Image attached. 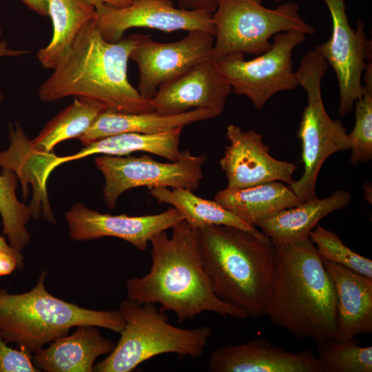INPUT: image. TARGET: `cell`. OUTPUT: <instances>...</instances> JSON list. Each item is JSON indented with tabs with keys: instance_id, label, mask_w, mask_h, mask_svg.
I'll use <instances>...</instances> for the list:
<instances>
[{
	"instance_id": "obj_1",
	"label": "cell",
	"mask_w": 372,
	"mask_h": 372,
	"mask_svg": "<svg viewBox=\"0 0 372 372\" xmlns=\"http://www.w3.org/2000/svg\"><path fill=\"white\" fill-rule=\"evenodd\" d=\"M150 240L152 265L143 277L125 284L127 298L138 304H159L160 311H173L179 323L210 311L240 320L245 311L221 300L214 292L203 266L198 229L185 220Z\"/></svg>"
},
{
	"instance_id": "obj_2",
	"label": "cell",
	"mask_w": 372,
	"mask_h": 372,
	"mask_svg": "<svg viewBox=\"0 0 372 372\" xmlns=\"http://www.w3.org/2000/svg\"><path fill=\"white\" fill-rule=\"evenodd\" d=\"M94 19L82 29L52 74L41 83L39 99L50 103L74 96L94 101L113 112H154L150 100L132 85L127 74L130 54L143 34L108 42L102 38Z\"/></svg>"
},
{
	"instance_id": "obj_3",
	"label": "cell",
	"mask_w": 372,
	"mask_h": 372,
	"mask_svg": "<svg viewBox=\"0 0 372 372\" xmlns=\"http://www.w3.org/2000/svg\"><path fill=\"white\" fill-rule=\"evenodd\" d=\"M273 245V290L265 316L300 340L334 338L335 289L315 245L309 237Z\"/></svg>"
},
{
	"instance_id": "obj_4",
	"label": "cell",
	"mask_w": 372,
	"mask_h": 372,
	"mask_svg": "<svg viewBox=\"0 0 372 372\" xmlns=\"http://www.w3.org/2000/svg\"><path fill=\"white\" fill-rule=\"evenodd\" d=\"M203 266L215 294L245 311L265 316L273 290L274 245L261 231L211 225L200 229Z\"/></svg>"
},
{
	"instance_id": "obj_5",
	"label": "cell",
	"mask_w": 372,
	"mask_h": 372,
	"mask_svg": "<svg viewBox=\"0 0 372 372\" xmlns=\"http://www.w3.org/2000/svg\"><path fill=\"white\" fill-rule=\"evenodd\" d=\"M41 272L29 291L10 293L0 289V335L8 343H16L30 354L56 339L68 335L79 326H94L120 333L125 320L119 311L85 309L51 295Z\"/></svg>"
},
{
	"instance_id": "obj_6",
	"label": "cell",
	"mask_w": 372,
	"mask_h": 372,
	"mask_svg": "<svg viewBox=\"0 0 372 372\" xmlns=\"http://www.w3.org/2000/svg\"><path fill=\"white\" fill-rule=\"evenodd\" d=\"M118 310L125 320L120 339L107 357L94 364L93 371L130 372L164 353L196 359L203 354L213 334L208 326L192 329L173 326L154 303L140 304L127 298Z\"/></svg>"
},
{
	"instance_id": "obj_7",
	"label": "cell",
	"mask_w": 372,
	"mask_h": 372,
	"mask_svg": "<svg viewBox=\"0 0 372 372\" xmlns=\"http://www.w3.org/2000/svg\"><path fill=\"white\" fill-rule=\"evenodd\" d=\"M329 65L315 49L308 51L296 71L299 85L307 95L298 138L301 141L302 176L290 188L302 201L317 198L316 185L324 162L331 155L350 149L348 134L342 123L333 120L324 106L321 83Z\"/></svg>"
},
{
	"instance_id": "obj_8",
	"label": "cell",
	"mask_w": 372,
	"mask_h": 372,
	"mask_svg": "<svg viewBox=\"0 0 372 372\" xmlns=\"http://www.w3.org/2000/svg\"><path fill=\"white\" fill-rule=\"evenodd\" d=\"M215 28L213 59L233 53L260 55L271 46L270 39L278 33L296 30L313 34L294 1L271 9L262 0H218L212 13Z\"/></svg>"
},
{
	"instance_id": "obj_9",
	"label": "cell",
	"mask_w": 372,
	"mask_h": 372,
	"mask_svg": "<svg viewBox=\"0 0 372 372\" xmlns=\"http://www.w3.org/2000/svg\"><path fill=\"white\" fill-rule=\"evenodd\" d=\"M304 32L290 30L273 37L271 46L257 57L246 61L245 54L233 53L215 61L232 92L247 97L257 110H261L275 94L298 87L293 70L294 48L306 39Z\"/></svg>"
},
{
	"instance_id": "obj_10",
	"label": "cell",
	"mask_w": 372,
	"mask_h": 372,
	"mask_svg": "<svg viewBox=\"0 0 372 372\" xmlns=\"http://www.w3.org/2000/svg\"><path fill=\"white\" fill-rule=\"evenodd\" d=\"M207 156L181 152L176 161L162 163L147 154L141 156L102 155L95 158L96 168L103 174V196L105 205L115 207L120 196L128 189L146 187L198 188L203 178V166Z\"/></svg>"
},
{
	"instance_id": "obj_11",
	"label": "cell",
	"mask_w": 372,
	"mask_h": 372,
	"mask_svg": "<svg viewBox=\"0 0 372 372\" xmlns=\"http://www.w3.org/2000/svg\"><path fill=\"white\" fill-rule=\"evenodd\" d=\"M323 1L330 13L332 32L329 39L316 50L335 71L339 85L338 112L343 116L350 113L362 94V75L371 60V41L362 21L358 19L356 28H351L344 0Z\"/></svg>"
},
{
	"instance_id": "obj_12",
	"label": "cell",
	"mask_w": 372,
	"mask_h": 372,
	"mask_svg": "<svg viewBox=\"0 0 372 372\" xmlns=\"http://www.w3.org/2000/svg\"><path fill=\"white\" fill-rule=\"evenodd\" d=\"M95 24L102 38L116 42L132 28H147L163 32L200 30L215 35L212 12L174 7L167 0H134L125 7L103 3L94 5Z\"/></svg>"
},
{
	"instance_id": "obj_13",
	"label": "cell",
	"mask_w": 372,
	"mask_h": 372,
	"mask_svg": "<svg viewBox=\"0 0 372 372\" xmlns=\"http://www.w3.org/2000/svg\"><path fill=\"white\" fill-rule=\"evenodd\" d=\"M214 41L212 34L200 30L187 32L183 39L169 43L157 42L143 35L130 56L139 71L137 90L150 100L163 84L196 64L213 59Z\"/></svg>"
},
{
	"instance_id": "obj_14",
	"label": "cell",
	"mask_w": 372,
	"mask_h": 372,
	"mask_svg": "<svg viewBox=\"0 0 372 372\" xmlns=\"http://www.w3.org/2000/svg\"><path fill=\"white\" fill-rule=\"evenodd\" d=\"M226 136L229 145L219 163L227 179V187L246 188L271 181L290 185L295 180L296 165L273 157L261 134L230 124Z\"/></svg>"
},
{
	"instance_id": "obj_15",
	"label": "cell",
	"mask_w": 372,
	"mask_h": 372,
	"mask_svg": "<svg viewBox=\"0 0 372 372\" xmlns=\"http://www.w3.org/2000/svg\"><path fill=\"white\" fill-rule=\"evenodd\" d=\"M65 217L69 237L75 241L115 237L144 251L156 234L172 228L184 220L180 211L172 207L156 214L130 216L111 215L92 209L77 203L66 211Z\"/></svg>"
},
{
	"instance_id": "obj_16",
	"label": "cell",
	"mask_w": 372,
	"mask_h": 372,
	"mask_svg": "<svg viewBox=\"0 0 372 372\" xmlns=\"http://www.w3.org/2000/svg\"><path fill=\"white\" fill-rule=\"evenodd\" d=\"M231 92L215 61L210 59L161 85L150 102L154 111L161 114H178L205 108L220 115Z\"/></svg>"
},
{
	"instance_id": "obj_17",
	"label": "cell",
	"mask_w": 372,
	"mask_h": 372,
	"mask_svg": "<svg viewBox=\"0 0 372 372\" xmlns=\"http://www.w3.org/2000/svg\"><path fill=\"white\" fill-rule=\"evenodd\" d=\"M210 372H322L317 357L304 349L292 352L265 338L214 349L208 362Z\"/></svg>"
},
{
	"instance_id": "obj_18",
	"label": "cell",
	"mask_w": 372,
	"mask_h": 372,
	"mask_svg": "<svg viewBox=\"0 0 372 372\" xmlns=\"http://www.w3.org/2000/svg\"><path fill=\"white\" fill-rule=\"evenodd\" d=\"M183 128L155 134L122 133L93 141L74 154L57 156L50 152H41L38 156L39 179L47 185L51 172L60 165L101 154L110 156H126L135 152L151 153L176 161L180 156V138Z\"/></svg>"
},
{
	"instance_id": "obj_19",
	"label": "cell",
	"mask_w": 372,
	"mask_h": 372,
	"mask_svg": "<svg viewBox=\"0 0 372 372\" xmlns=\"http://www.w3.org/2000/svg\"><path fill=\"white\" fill-rule=\"evenodd\" d=\"M333 285L337 329L334 338L353 339L372 332V278L343 266L322 261Z\"/></svg>"
},
{
	"instance_id": "obj_20",
	"label": "cell",
	"mask_w": 372,
	"mask_h": 372,
	"mask_svg": "<svg viewBox=\"0 0 372 372\" xmlns=\"http://www.w3.org/2000/svg\"><path fill=\"white\" fill-rule=\"evenodd\" d=\"M116 344L103 337L94 326H79L38 351L34 365L46 372H92L96 358L109 355Z\"/></svg>"
},
{
	"instance_id": "obj_21",
	"label": "cell",
	"mask_w": 372,
	"mask_h": 372,
	"mask_svg": "<svg viewBox=\"0 0 372 372\" xmlns=\"http://www.w3.org/2000/svg\"><path fill=\"white\" fill-rule=\"evenodd\" d=\"M218 116L220 114L216 112L205 108L173 115L161 114L154 111L128 113L105 110L97 116L79 139L86 145L100 138L122 133L159 134Z\"/></svg>"
},
{
	"instance_id": "obj_22",
	"label": "cell",
	"mask_w": 372,
	"mask_h": 372,
	"mask_svg": "<svg viewBox=\"0 0 372 372\" xmlns=\"http://www.w3.org/2000/svg\"><path fill=\"white\" fill-rule=\"evenodd\" d=\"M351 200L349 192L336 190L331 195L318 197L285 209L254 226L273 244L292 242L309 237L318 223L329 214L344 208Z\"/></svg>"
},
{
	"instance_id": "obj_23",
	"label": "cell",
	"mask_w": 372,
	"mask_h": 372,
	"mask_svg": "<svg viewBox=\"0 0 372 372\" xmlns=\"http://www.w3.org/2000/svg\"><path fill=\"white\" fill-rule=\"evenodd\" d=\"M214 200L253 226L282 210L302 203L289 185L281 181L240 189L226 187L216 193Z\"/></svg>"
},
{
	"instance_id": "obj_24",
	"label": "cell",
	"mask_w": 372,
	"mask_h": 372,
	"mask_svg": "<svg viewBox=\"0 0 372 372\" xmlns=\"http://www.w3.org/2000/svg\"><path fill=\"white\" fill-rule=\"evenodd\" d=\"M95 15V7L86 0H50L48 16L52 21L53 34L50 43L37 52L41 65L53 70Z\"/></svg>"
},
{
	"instance_id": "obj_25",
	"label": "cell",
	"mask_w": 372,
	"mask_h": 372,
	"mask_svg": "<svg viewBox=\"0 0 372 372\" xmlns=\"http://www.w3.org/2000/svg\"><path fill=\"white\" fill-rule=\"evenodd\" d=\"M150 194L158 203H165L177 209L189 225L200 229L211 225H224L241 228L251 233L260 230L248 225L218 203L202 198L193 191L183 188L155 187Z\"/></svg>"
},
{
	"instance_id": "obj_26",
	"label": "cell",
	"mask_w": 372,
	"mask_h": 372,
	"mask_svg": "<svg viewBox=\"0 0 372 372\" xmlns=\"http://www.w3.org/2000/svg\"><path fill=\"white\" fill-rule=\"evenodd\" d=\"M105 110L97 102L74 97L70 105L50 120L40 133L30 141V145L37 152H50L63 141L79 138Z\"/></svg>"
},
{
	"instance_id": "obj_27",
	"label": "cell",
	"mask_w": 372,
	"mask_h": 372,
	"mask_svg": "<svg viewBox=\"0 0 372 372\" xmlns=\"http://www.w3.org/2000/svg\"><path fill=\"white\" fill-rule=\"evenodd\" d=\"M17 180L18 177L13 171L3 168L0 173V214L3 231L9 245L21 252L30 241L26 225L32 217V209L18 200Z\"/></svg>"
},
{
	"instance_id": "obj_28",
	"label": "cell",
	"mask_w": 372,
	"mask_h": 372,
	"mask_svg": "<svg viewBox=\"0 0 372 372\" xmlns=\"http://www.w3.org/2000/svg\"><path fill=\"white\" fill-rule=\"evenodd\" d=\"M317 357L322 372L372 371V347L360 346L354 338L318 343Z\"/></svg>"
},
{
	"instance_id": "obj_29",
	"label": "cell",
	"mask_w": 372,
	"mask_h": 372,
	"mask_svg": "<svg viewBox=\"0 0 372 372\" xmlns=\"http://www.w3.org/2000/svg\"><path fill=\"white\" fill-rule=\"evenodd\" d=\"M363 91L355 101V123L348 134L352 165L367 163L372 158V63L367 62L362 75Z\"/></svg>"
},
{
	"instance_id": "obj_30",
	"label": "cell",
	"mask_w": 372,
	"mask_h": 372,
	"mask_svg": "<svg viewBox=\"0 0 372 372\" xmlns=\"http://www.w3.org/2000/svg\"><path fill=\"white\" fill-rule=\"evenodd\" d=\"M309 238L322 261L337 264L372 278V260L346 246L334 232L317 225Z\"/></svg>"
},
{
	"instance_id": "obj_31",
	"label": "cell",
	"mask_w": 372,
	"mask_h": 372,
	"mask_svg": "<svg viewBox=\"0 0 372 372\" xmlns=\"http://www.w3.org/2000/svg\"><path fill=\"white\" fill-rule=\"evenodd\" d=\"M28 351L9 347L0 335V372H39Z\"/></svg>"
},
{
	"instance_id": "obj_32",
	"label": "cell",
	"mask_w": 372,
	"mask_h": 372,
	"mask_svg": "<svg viewBox=\"0 0 372 372\" xmlns=\"http://www.w3.org/2000/svg\"><path fill=\"white\" fill-rule=\"evenodd\" d=\"M218 0H177L178 7L184 10H208L214 12Z\"/></svg>"
},
{
	"instance_id": "obj_33",
	"label": "cell",
	"mask_w": 372,
	"mask_h": 372,
	"mask_svg": "<svg viewBox=\"0 0 372 372\" xmlns=\"http://www.w3.org/2000/svg\"><path fill=\"white\" fill-rule=\"evenodd\" d=\"M18 269V262L16 258L7 252L0 251V276L12 273Z\"/></svg>"
},
{
	"instance_id": "obj_34",
	"label": "cell",
	"mask_w": 372,
	"mask_h": 372,
	"mask_svg": "<svg viewBox=\"0 0 372 372\" xmlns=\"http://www.w3.org/2000/svg\"><path fill=\"white\" fill-rule=\"evenodd\" d=\"M26 50H18L10 48L8 43L0 39V57H17L29 53ZM4 99L3 93L0 91V102Z\"/></svg>"
},
{
	"instance_id": "obj_35",
	"label": "cell",
	"mask_w": 372,
	"mask_h": 372,
	"mask_svg": "<svg viewBox=\"0 0 372 372\" xmlns=\"http://www.w3.org/2000/svg\"><path fill=\"white\" fill-rule=\"evenodd\" d=\"M30 9L41 16L48 15V8L50 0H20Z\"/></svg>"
},
{
	"instance_id": "obj_36",
	"label": "cell",
	"mask_w": 372,
	"mask_h": 372,
	"mask_svg": "<svg viewBox=\"0 0 372 372\" xmlns=\"http://www.w3.org/2000/svg\"><path fill=\"white\" fill-rule=\"evenodd\" d=\"M0 251L7 252L13 255L18 262V269H21L23 267V256L21 252L13 249L9 243L7 242L4 237L0 235Z\"/></svg>"
},
{
	"instance_id": "obj_37",
	"label": "cell",
	"mask_w": 372,
	"mask_h": 372,
	"mask_svg": "<svg viewBox=\"0 0 372 372\" xmlns=\"http://www.w3.org/2000/svg\"><path fill=\"white\" fill-rule=\"evenodd\" d=\"M93 6L97 3H103L114 7H125L130 5L134 0H86Z\"/></svg>"
},
{
	"instance_id": "obj_38",
	"label": "cell",
	"mask_w": 372,
	"mask_h": 372,
	"mask_svg": "<svg viewBox=\"0 0 372 372\" xmlns=\"http://www.w3.org/2000/svg\"><path fill=\"white\" fill-rule=\"evenodd\" d=\"M267 1H276V2H283L287 0H267Z\"/></svg>"
},
{
	"instance_id": "obj_39",
	"label": "cell",
	"mask_w": 372,
	"mask_h": 372,
	"mask_svg": "<svg viewBox=\"0 0 372 372\" xmlns=\"http://www.w3.org/2000/svg\"><path fill=\"white\" fill-rule=\"evenodd\" d=\"M2 34H3V30H2L1 28L0 27V39H1V37H2Z\"/></svg>"
},
{
	"instance_id": "obj_40",
	"label": "cell",
	"mask_w": 372,
	"mask_h": 372,
	"mask_svg": "<svg viewBox=\"0 0 372 372\" xmlns=\"http://www.w3.org/2000/svg\"><path fill=\"white\" fill-rule=\"evenodd\" d=\"M167 1H173L174 0H167Z\"/></svg>"
}]
</instances>
